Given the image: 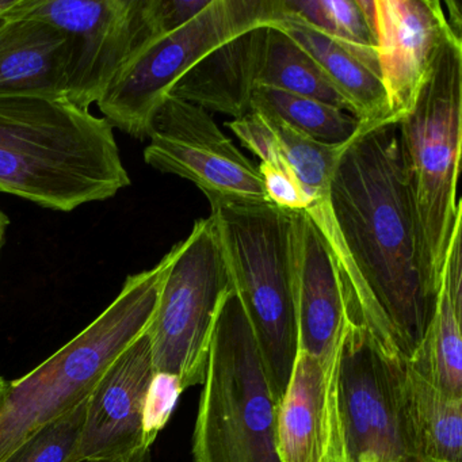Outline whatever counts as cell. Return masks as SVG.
<instances>
[{
	"label": "cell",
	"mask_w": 462,
	"mask_h": 462,
	"mask_svg": "<svg viewBox=\"0 0 462 462\" xmlns=\"http://www.w3.org/2000/svg\"><path fill=\"white\" fill-rule=\"evenodd\" d=\"M155 373L145 331L116 359L91 392L75 461L150 462L144 405Z\"/></svg>",
	"instance_id": "obj_13"
},
{
	"label": "cell",
	"mask_w": 462,
	"mask_h": 462,
	"mask_svg": "<svg viewBox=\"0 0 462 462\" xmlns=\"http://www.w3.org/2000/svg\"><path fill=\"white\" fill-rule=\"evenodd\" d=\"M67 42L44 21L0 18V97L67 99Z\"/></svg>",
	"instance_id": "obj_17"
},
{
	"label": "cell",
	"mask_w": 462,
	"mask_h": 462,
	"mask_svg": "<svg viewBox=\"0 0 462 462\" xmlns=\"http://www.w3.org/2000/svg\"><path fill=\"white\" fill-rule=\"evenodd\" d=\"M210 0H145L148 23L155 39L185 26L207 9Z\"/></svg>",
	"instance_id": "obj_26"
},
{
	"label": "cell",
	"mask_w": 462,
	"mask_h": 462,
	"mask_svg": "<svg viewBox=\"0 0 462 462\" xmlns=\"http://www.w3.org/2000/svg\"><path fill=\"white\" fill-rule=\"evenodd\" d=\"M337 228L358 277L351 320L410 361L431 323L396 125L359 134L337 162L329 189Z\"/></svg>",
	"instance_id": "obj_1"
},
{
	"label": "cell",
	"mask_w": 462,
	"mask_h": 462,
	"mask_svg": "<svg viewBox=\"0 0 462 462\" xmlns=\"http://www.w3.org/2000/svg\"><path fill=\"white\" fill-rule=\"evenodd\" d=\"M10 220L7 217L6 213L0 209V253H2V247H4L5 236H6L7 226H9Z\"/></svg>",
	"instance_id": "obj_28"
},
{
	"label": "cell",
	"mask_w": 462,
	"mask_h": 462,
	"mask_svg": "<svg viewBox=\"0 0 462 462\" xmlns=\"http://www.w3.org/2000/svg\"><path fill=\"white\" fill-rule=\"evenodd\" d=\"M405 359L348 320L331 377L346 462H427L405 402Z\"/></svg>",
	"instance_id": "obj_7"
},
{
	"label": "cell",
	"mask_w": 462,
	"mask_h": 462,
	"mask_svg": "<svg viewBox=\"0 0 462 462\" xmlns=\"http://www.w3.org/2000/svg\"><path fill=\"white\" fill-rule=\"evenodd\" d=\"M193 434L194 462H282L278 402L234 289L213 329Z\"/></svg>",
	"instance_id": "obj_6"
},
{
	"label": "cell",
	"mask_w": 462,
	"mask_h": 462,
	"mask_svg": "<svg viewBox=\"0 0 462 462\" xmlns=\"http://www.w3.org/2000/svg\"><path fill=\"white\" fill-rule=\"evenodd\" d=\"M172 248L156 266L129 275L115 301L39 367L7 383L0 402V462L34 431L90 397L116 359L155 315Z\"/></svg>",
	"instance_id": "obj_3"
},
{
	"label": "cell",
	"mask_w": 462,
	"mask_h": 462,
	"mask_svg": "<svg viewBox=\"0 0 462 462\" xmlns=\"http://www.w3.org/2000/svg\"><path fill=\"white\" fill-rule=\"evenodd\" d=\"M131 183L105 118L67 99L0 97V193L71 212Z\"/></svg>",
	"instance_id": "obj_2"
},
{
	"label": "cell",
	"mask_w": 462,
	"mask_h": 462,
	"mask_svg": "<svg viewBox=\"0 0 462 462\" xmlns=\"http://www.w3.org/2000/svg\"><path fill=\"white\" fill-rule=\"evenodd\" d=\"M291 272L299 351L318 358L331 377L350 310L337 262L302 212H291Z\"/></svg>",
	"instance_id": "obj_14"
},
{
	"label": "cell",
	"mask_w": 462,
	"mask_h": 462,
	"mask_svg": "<svg viewBox=\"0 0 462 462\" xmlns=\"http://www.w3.org/2000/svg\"><path fill=\"white\" fill-rule=\"evenodd\" d=\"M269 25L251 29L210 52L175 85L170 96L234 120L250 115Z\"/></svg>",
	"instance_id": "obj_16"
},
{
	"label": "cell",
	"mask_w": 462,
	"mask_h": 462,
	"mask_svg": "<svg viewBox=\"0 0 462 462\" xmlns=\"http://www.w3.org/2000/svg\"><path fill=\"white\" fill-rule=\"evenodd\" d=\"M21 0H0V18L6 17L13 9L20 5Z\"/></svg>",
	"instance_id": "obj_29"
},
{
	"label": "cell",
	"mask_w": 462,
	"mask_h": 462,
	"mask_svg": "<svg viewBox=\"0 0 462 462\" xmlns=\"http://www.w3.org/2000/svg\"><path fill=\"white\" fill-rule=\"evenodd\" d=\"M7 383L6 381H5V378L0 375V402H2V399H4L5 392H6L7 389Z\"/></svg>",
	"instance_id": "obj_30"
},
{
	"label": "cell",
	"mask_w": 462,
	"mask_h": 462,
	"mask_svg": "<svg viewBox=\"0 0 462 462\" xmlns=\"http://www.w3.org/2000/svg\"><path fill=\"white\" fill-rule=\"evenodd\" d=\"M44 21L67 42V101L88 110L124 67L155 40L145 0H21L10 12Z\"/></svg>",
	"instance_id": "obj_10"
},
{
	"label": "cell",
	"mask_w": 462,
	"mask_h": 462,
	"mask_svg": "<svg viewBox=\"0 0 462 462\" xmlns=\"http://www.w3.org/2000/svg\"><path fill=\"white\" fill-rule=\"evenodd\" d=\"M331 377L318 358L299 351L288 391L278 405L282 462H323L328 448Z\"/></svg>",
	"instance_id": "obj_18"
},
{
	"label": "cell",
	"mask_w": 462,
	"mask_h": 462,
	"mask_svg": "<svg viewBox=\"0 0 462 462\" xmlns=\"http://www.w3.org/2000/svg\"><path fill=\"white\" fill-rule=\"evenodd\" d=\"M323 462H346L342 443H340L339 430H337V416H335L334 405H332L331 392H329L328 448H327Z\"/></svg>",
	"instance_id": "obj_27"
},
{
	"label": "cell",
	"mask_w": 462,
	"mask_h": 462,
	"mask_svg": "<svg viewBox=\"0 0 462 462\" xmlns=\"http://www.w3.org/2000/svg\"><path fill=\"white\" fill-rule=\"evenodd\" d=\"M183 391L180 380L166 373H155L144 405V439L153 445L159 432L166 427Z\"/></svg>",
	"instance_id": "obj_25"
},
{
	"label": "cell",
	"mask_w": 462,
	"mask_h": 462,
	"mask_svg": "<svg viewBox=\"0 0 462 462\" xmlns=\"http://www.w3.org/2000/svg\"><path fill=\"white\" fill-rule=\"evenodd\" d=\"M405 402L424 461L462 462V397L440 391L405 362Z\"/></svg>",
	"instance_id": "obj_19"
},
{
	"label": "cell",
	"mask_w": 462,
	"mask_h": 462,
	"mask_svg": "<svg viewBox=\"0 0 462 462\" xmlns=\"http://www.w3.org/2000/svg\"><path fill=\"white\" fill-rule=\"evenodd\" d=\"M280 17V0H210L178 31L145 44L98 102L105 120L137 140L178 82L229 40Z\"/></svg>",
	"instance_id": "obj_8"
},
{
	"label": "cell",
	"mask_w": 462,
	"mask_h": 462,
	"mask_svg": "<svg viewBox=\"0 0 462 462\" xmlns=\"http://www.w3.org/2000/svg\"><path fill=\"white\" fill-rule=\"evenodd\" d=\"M75 462H145V461H110V459H78Z\"/></svg>",
	"instance_id": "obj_31"
},
{
	"label": "cell",
	"mask_w": 462,
	"mask_h": 462,
	"mask_svg": "<svg viewBox=\"0 0 462 462\" xmlns=\"http://www.w3.org/2000/svg\"><path fill=\"white\" fill-rule=\"evenodd\" d=\"M172 253L147 335L156 372L174 375L186 391L204 383L213 329L231 281L210 216L197 221Z\"/></svg>",
	"instance_id": "obj_9"
},
{
	"label": "cell",
	"mask_w": 462,
	"mask_h": 462,
	"mask_svg": "<svg viewBox=\"0 0 462 462\" xmlns=\"http://www.w3.org/2000/svg\"><path fill=\"white\" fill-rule=\"evenodd\" d=\"M148 140L145 163L190 180L212 210L270 202L258 167L237 150L207 110L167 97L151 121Z\"/></svg>",
	"instance_id": "obj_11"
},
{
	"label": "cell",
	"mask_w": 462,
	"mask_h": 462,
	"mask_svg": "<svg viewBox=\"0 0 462 462\" xmlns=\"http://www.w3.org/2000/svg\"><path fill=\"white\" fill-rule=\"evenodd\" d=\"M462 39L446 42L415 106L397 124L419 255L427 289L438 297L446 253L462 218Z\"/></svg>",
	"instance_id": "obj_4"
},
{
	"label": "cell",
	"mask_w": 462,
	"mask_h": 462,
	"mask_svg": "<svg viewBox=\"0 0 462 462\" xmlns=\"http://www.w3.org/2000/svg\"><path fill=\"white\" fill-rule=\"evenodd\" d=\"M251 109L274 116L291 128L324 144H345L364 132L350 113L318 99L278 88H255L251 98Z\"/></svg>",
	"instance_id": "obj_21"
},
{
	"label": "cell",
	"mask_w": 462,
	"mask_h": 462,
	"mask_svg": "<svg viewBox=\"0 0 462 462\" xmlns=\"http://www.w3.org/2000/svg\"><path fill=\"white\" fill-rule=\"evenodd\" d=\"M270 25L282 31L318 64L364 132L394 125L378 69L377 51L346 44L281 9Z\"/></svg>",
	"instance_id": "obj_15"
},
{
	"label": "cell",
	"mask_w": 462,
	"mask_h": 462,
	"mask_svg": "<svg viewBox=\"0 0 462 462\" xmlns=\"http://www.w3.org/2000/svg\"><path fill=\"white\" fill-rule=\"evenodd\" d=\"M88 400L40 427L2 462H75Z\"/></svg>",
	"instance_id": "obj_24"
},
{
	"label": "cell",
	"mask_w": 462,
	"mask_h": 462,
	"mask_svg": "<svg viewBox=\"0 0 462 462\" xmlns=\"http://www.w3.org/2000/svg\"><path fill=\"white\" fill-rule=\"evenodd\" d=\"M258 88H278L318 99L350 113L346 102L329 85L313 59L291 37L273 25L267 28Z\"/></svg>",
	"instance_id": "obj_22"
},
{
	"label": "cell",
	"mask_w": 462,
	"mask_h": 462,
	"mask_svg": "<svg viewBox=\"0 0 462 462\" xmlns=\"http://www.w3.org/2000/svg\"><path fill=\"white\" fill-rule=\"evenodd\" d=\"M231 288L247 316L275 402L299 354L291 272V212L272 202L212 210Z\"/></svg>",
	"instance_id": "obj_5"
},
{
	"label": "cell",
	"mask_w": 462,
	"mask_h": 462,
	"mask_svg": "<svg viewBox=\"0 0 462 462\" xmlns=\"http://www.w3.org/2000/svg\"><path fill=\"white\" fill-rule=\"evenodd\" d=\"M462 312L454 308L440 283L434 316L412 359V369L445 393L462 397Z\"/></svg>",
	"instance_id": "obj_20"
},
{
	"label": "cell",
	"mask_w": 462,
	"mask_h": 462,
	"mask_svg": "<svg viewBox=\"0 0 462 462\" xmlns=\"http://www.w3.org/2000/svg\"><path fill=\"white\" fill-rule=\"evenodd\" d=\"M378 69L396 125L410 115L446 42L461 37L438 0H374Z\"/></svg>",
	"instance_id": "obj_12"
},
{
	"label": "cell",
	"mask_w": 462,
	"mask_h": 462,
	"mask_svg": "<svg viewBox=\"0 0 462 462\" xmlns=\"http://www.w3.org/2000/svg\"><path fill=\"white\" fill-rule=\"evenodd\" d=\"M281 9L346 44L375 50L374 0H280Z\"/></svg>",
	"instance_id": "obj_23"
}]
</instances>
